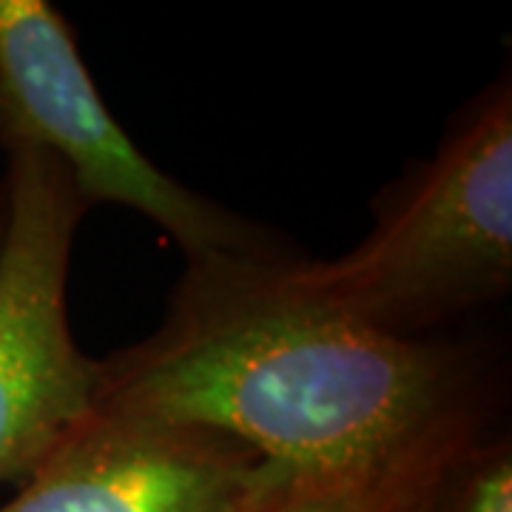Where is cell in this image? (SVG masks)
Here are the masks:
<instances>
[{"label": "cell", "instance_id": "6", "mask_svg": "<svg viewBox=\"0 0 512 512\" xmlns=\"http://www.w3.org/2000/svg\"><path fill=\"white\" fill-rule=\"evenodd\" d=\"M413 512H512L510 441L464 444L427 478Z\"/></svg>", "mask_w": 512, "mask_h": 512}, {"label": "cell", "instance_id": "1", "mask_svg": "<svg viewBox=\"0 0 512 512\" xmlns=\"http://www.w3.org/2000/svg\"><path fill=\"white\" fill-rule=\"evenodd\" d=\"M94 410L205 427L305 481H421L478 439L470 356L353 319L291 256L188 262L148 339L97 359Z\"/></svg>", "mask_w": 512, "mask_h": 512}, {"label": "cell", "instance_id": "2", "mask_svg": "<svg viewBox=\"0 0 512 512\" xmlns=\"http://www.w3.org/2000/svg\"><path fill=\"white\" fill-rule=\"evenodd\" d=\"M376 222L339 259H293L316 296L370 328L413 333L473 311L512 285V83L493 80L430 160L373 205Z\"/></svg>", "mask_w": 512, "mask_h": 512}, {"label": "cell", "instance_id": "7", "mask_svg": "<svg viewBox=\"0 0 512 512\" xmlns=\"http://www.w3.org/2000/svg\"><path fill=\"white\" fill-rule=\"evenodd\" d=\"M427 478L305 481V478H285L268 467V478L242 501L237 512H413V504Z\"/></svg>", "mask_w": 512, "mask_h": 512}, {"label": "cell", "instance_id": "3", "mask_svg": "<svg viewBox=\"0 0 512 512\" xmlns=\"http://www.w3.org/2000/svg\"><path fill=\"white\" fill-rule=\"evenodd\" d=\"M0 146L52 154L89 208L106 202L143 214L188 262L279 251L259 225L177 183L137 148L49 0H0Z\"/></svg>", "mask_w": 512, "mask_h": 512}, {"label": "cell", "instance_id": "5", "mask_svg": "<svg viewBox=\"0 0 512 512\" xmlns=\"http://www.w3.org/2000/svg\"><path fill=\"white\" fill-rule=\"evenodd\" d=\"M265 478L231 436L92 410L0 512H237Z\"/></svg>", "mask_w": 512, "mask_h": 512}, {"label": "cell", "instance_id": "8", "mask_svg": "<svg viewBox=\"0 0 512 512\" xmlns=\"http://www.w3.org/2000/svg\"><path fill=\"white\" fill-rule=\"evenodd\" d=\"M3 228H6V191L0 183V242H3Z\"/></svg>", "mask_w": 512, "mask_h": 512}, {"label": "cell", "instance_id": "4", "mask_svg": "<svg viewBox=\"0 0 512 512\" xmlns=\"http://www.w3.org/2000/svg\"><path fill=\"white\" fill-rule=\"evenodd\" d=\"M0 242V481H26L94 410L97 359L69 328V265L89 211L52 154L6 148Z\"/></svg>", "mask_w": 512, "mask_h": 512}]
</instances>
